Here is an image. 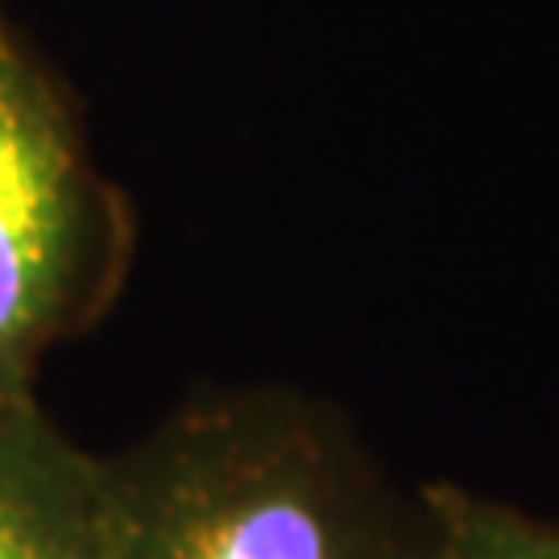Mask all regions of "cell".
I'll list each match as a JSON object with an SVG mask.
<instances>
[{"label":"cell","instance_id":"cell-1","mask_svg":"<svg viewBox=\"0 0 559 559\" xmlns=\"http://www.w3.org/2000/svg\"><path fill=\"white\" fill-rule=\"evenodd\" d=\"M108 480L117 559H427L419 498L290 390L191 402L108 460Z\"/></svg>","mask_w":559,"mask_h":559},{"label":"cell","instance_id":"cell-2","mask_svg":"<svg viewBox=\"0 0 559 559\" xmlns=\"http://www.w3.org/2000/svg\"><path fill=\"white\" fill-rule=\"evenodd\" d=\"M120 261L112 187L25 41L0 17V402L104 307Z\"/></svg>","mask_w":559,"mask_h":559},{"label":"cell","instance_id":"cell-3","mask_svg":"<svg viewBox=\"0 0 559 559\" xmlns=\"http://www.w3.org/2000/svg\"><path fill=\"white\" fill-rule=\"evenodd\" d=\"M0 559H117L108 460L34 394L0 402Z\"/></svg>","mask_w":559,"mask_h":559},{"label":"cell","instance_id":"cell-4","mask_svg":"<svg viewBox=\"0 0 559 559\" xmlns=\"http://www.w3.org/2000/svg\"><path fill=\"white\" fill-rule=\"evenodd\" d=\"M427 559H559V522L485 498L456 480H431L419 493Z\"/></svg>","mask_w":559,"mask_h":559}]
</instances>
